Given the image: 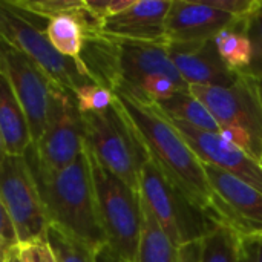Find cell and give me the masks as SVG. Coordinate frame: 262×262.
Masks as SVG:
<instances>
[{"instance_id":"21","label":"cell","mask_w":262,"mask_h":262,"mask_svg":"<svg viewBox=\"0 0 262 262\" xmlns=\"http://www.w3.org/2000/svg\"><path fill=\"white\" fill-rule=\"evenodd\" d=\"M243 18H236L230 26L220 31L213 38L221 58L230 69L239 74H244L252 61V45L247 37Z\"/></svg>"},{"instance_id":"3","label":"cell","mask_w":262,"mask_h":262,"mask_svg":"<svg viewBox=\"0 0 262 262\" xmlns=\"http://www.w3.org/2000/svg\"><path fill=\"white\" fill-rule=\"evenodd\" d=\"M84 146L111 173L140 192V175L149 161L147 152L129 117L115 97L103 112L81 114Z\"/></svg>"},{"instance_id":"7","label":"cell","mask_w":262,"mask_h":262,"mask_svg":"<svg viewBox=\"0 0 262 262\" xmlns=\"http://www.w3.org/2000/svg\"><path fill=\"white\" fill-rule=\"evenodd\" d=\"M6 2H0V37L29 57L57 88L75 92L78 88L94 83L75 60L58 54L49 43L45 28Z\"/></svg>"},{"instance_id":"6","label":"cell","mask_w":262,"mask_h":262,"mask_svg":"<svg viewBox=\"0 0 262 262\" xmlns=\"http://www.w3.org/2000/svg\"><path fill=\"white\" fill-rule=\"evenodd\" d=\"M140 195L177 249L201 241L218 226L175 189L150 160L141 169Z\"/></svg>"},{"instance_id":"8","label":"cell","mask_w":262,"mask_h":262,"mask_svg":"<svg viewBox=\"0 0 262 262\" xmlns=\"http://www.w3.org/2000/svg\"><path fill=\"white\" fill-rule=\"evenodd\" d=\"M0 203L14 226L18 244L34 239L46 241L49 221L25 155H6L0 166Z\"/></svg>"},{"instance_id":"23","label":"cell","mask_w":262,"mask_h":262,"mask_svg":"<svg viewBox=\"0 0 262 262\" xmlns=\"http://www.w3.org/2000/svg\"><path fill=\"white\" fill-rule=\"evenodd\" d=\"M6 3L46 21L60 15H78L84 6V0H6Z\"/></svg>"},{"instance_id":"15","label":"cell","mask_w":262,"mask_h":262,"mask_svg":"<svg viewBox=\"0 0 262 262\" xmlns=\"http://www.w3.org/2000/svg\"><path fill=\"white\" fill-rule=\"evenodd\" d=\"M236 18L212 8L206 0H172L166 18L167 41L213 40Z\"/></svg>"},{"instance_id":"10","label":"cell","mask_w":262,"mask_h":262,"mask_svg":"<svg viewBox=\"0 0 262 262\" xmlns=\"http://www.w3.org/2000/svg\"><path fill=\"white\" fill-rule=\"evenodd\" d=\"M0 74L14 91L29 124L32 143L43 134L51 80L48 75L23 52L11 46L0 37Z\"/></svg>"},{"instance_id":"27","label":"cell","mask_w":262,"mask_h":262,"mask_svg":"<svg viewBox=\"0 0 262 262\" xmlns=\"http://www.w3.org/2000/svg\"><path fill=\"white\" fill-rule=\"evenodd\" d=\"M18 244L14 226L0 203V262L5 261L6 253Z\"/></svg>"},{"instance_id":"36","label":"cell","mask_w":262,"mask_h":262,"mask_svg":"<svg viewBox=\"0 0 262 262\" xmlns=\"http://www.w3.org/2000/svg\"><path fill=\"white\" fill-rule=\"evenodd\" d=\"M259 164H261V167H262V158H261V160H259Z\"/></svg>"},{"instance_id":"24","label":"cell","mask_w":262,"mask_h":262,"mask_svg":"<svg viewBox=\"0 0 262 262\" xmlns=\"http://www.w3.org/2000/svg\"><path fill=\"white\" fill-rule=\"evenodd\" d=\"M247 37L252 45V61L244 72L252 78H262V2L258 0L255 8L243 18Z\"/></svg>"},{"instance_id":"2","label":"cell","mask_w":262,"mask_h":262,"mask_svg":"<svg viewBox=\"0 0 262 262\" xmlns=\"http://www.w3.org/2000/svg\"><path fill=\"white\" fill-rule=\"evenodd\" d=\"M32 172L49 224L66 230L94 250L107 244L86 149L72 164L58 172L40 173L34 169Z\"/></svg>"},{"instance_id":"12","label":"cell","mask_w":262,"mask_h":262,"mask_svg":"<svg viewBox=\"0 0 262 262\" xmlns=\"http://www.w3.org/2000/svg\"><path fill=\"white\" fill-rule=\"evenodd\" d=\"M170 60L189 86H230L239 72L221 58L213 40L166 41Z\"/></svg>"},{"instance_id":"35","label":"cell","mask_w":262,"mask_h":262,"mask_svg":"<svg viewBox=\"0 0 262 262\" xmlns=\"http://www.w3.org/2000/svg\"><path fill=\"white\" fill-rule=\"evenodd\" d=\"M243 262H247V258H246V250H244V258H243Z\"/></svg>"},{"instance_id":"16","label":"cell","mask_w":262,"mask_h":262,"mask_svg":"<svg viewBox=\"0 0 262 262\" xmlns=\"http://www.w3.org/2000/svg\"><path fill=\"white\" fill-rule=\"evenodd\" d=\"M0 134L8 155L23 157L32 146V135L28 118L11 89L0 74Z\"/></svg>"},{"instance_id":"25","label":"cell","mask_w":262,"mask_h":262,"mask_svg":"<svg viewBox=\"0 0 262 262\" xmlns=\"http://www.w3.org/2000/svg\"><path fill=\"white\" fill-rule=\"evenodd\" d=\"M74 95H75L80 114L103 112L109 109L115 101L114 91L97 83H89V84L78 88L74 92Z\"/></svg>"},{"instance_id":"31","label":"cell","mask_w":262,"mask_h":262,"mask_svg":"<svg viewBox=\"0 0 262 262\" xmlns=\"http://www.w3.org/2000/svg\"><path fill=\"white\" fill-rule=\"evenodd\" d=\"M95 262H129L120 256L109 244H104L95 252Z\"/></svg>"},{"instance_id":"17","label":"cell","mask_w":262,"mask_h":262,"mask_svg":"<svg viewBox=\"0 0 262 262\" xmlns=\"http://www.w3.org/2000/svg\"><path fill=\"white\" fill-rule=\"evenodd\" d=\"M154 104H157L161 112L172 121H178L206 132H220V123L209 112L204 103L190 92V89L180 91L167 100Z\"/></svg>"},{"instance_id":"1","label":"cell","mask_w":262,"mask_h":262,"mask_svg":"<svg viewBox=\"0 0 262 262\" xmlns=\"http://www.w3.org/2000/svg\"><path fill=\"white\" fill-rule=\"evenodd\" d=\"M114 94L135 127L149 160L164 178L215 224H226L235 230L230 212L215 195L201 160L175 124L157 104L124 92Z\"/></svg>"},{"instance_id":"14","label":"cell","mask_w":262,"mask_h":262,"mask_svg":"<svg viewBox=\"0 0 262 262\" xmlns=\"http://www.w3.org/2000/svg\"><path fill=\"white\" fill-rule=\"evenodd\" d=\"M172 0H135L126 11L106 18L101 34L129 41L164 43Z\"/></svg>"},{"instance_id":"29","label":"cell","mask_w":262,"mask_h":262,"mask_svg":"<svg viewBox=\"0 0 262 262\" xmlns=\"http://www.w3.org/2000/svg\"><path fill=\"white\" fill-rule=\"evenodd\" d=\"M227 143L239 147L241 150H244L246 154L250 155V140L247 137V134L243 129L238 127H232V126H220V132H218ZM252 157V155H250Z\"/></svg>"},{"instance_id":"33","label":"cell","mask_w":262,"mask_h":262,"mask_svg":"<svg viewBox=\"0 0 262 262\" xmlns=\"http://www.w3.org/2000/svg\"><path fill=\"white\" fill-rule=\"evenodd\" d=\"M6 149H5V143H3V138H2V134H0V166L3 164L5 158H6Z\"/></svg>"},{"instance_id":"30","label":"cell","mask_w":262,"mask_h":262,"mask_svg":"<svg viewBox=\"0 0 262 262\" xmlns=\"http://www.w3.org/2000/svg\"><path fill=\"white\" fill-rule=\"evenodd\" d=\"M244 250L247 262H262V233L244 238Z\"/></svg>"},{"instance_id":"9","label":"cell","mask_w":262,"mask_h":262,"mask_svg":"<svg viewBox=\"0 0 262 262\" xmlns=\"http://www.w3.org/2000/svg\"><path fill=\"white\" fill-rule=\"evenodd\" d=\"M190 92L204 103L220 126L243 129L250 140V155L262 158V101L255 78L239 74L230 86H189Z\"/></svg>"},{"instance_id":"20","label":"cell","mask_w":262,"mask_h":262,"mask_svg":"<svg viewBox=\"0 0 262 262\" xmlns=\"http://www.w3.org/2000/svg\"><path fill=\"white\" fill-rule=\"evenodd\" d=\"M244 236L218 224L200 241V262H243Z\"/></svg>"},{"instance_id":"5","label":"cell","mask_w":262,"mask_h":262,"mask_svg":"<svg viewBox=\"0 0 262 262\" xmlns=\"http://www.w3.org/2000/svg\"><path fill=\"white\" fill-rule=\"evenodd\" d=\"M84 149V130L75 95L51 86L43 134L25 154L40 173H54L72 164Z\"/></svg>"},{"instance_id":"11","label":"cell","mask_w":262,"mask_h":262,"mask_svg":"<svg viewBox=\"0 0 262 262\" xmlns=\"http://www.w3.org/2000/svg\"><path fill=\"white\" fill-rule=\"evenodd\" d=\"M172 121V120H170ZM190 149L204 164L223 169L262 192V167L249 154L227 143L216 132H206L172 121Z\"/></svg>"},{"instance_id":"19","label":"cell","mask_w":262,"mask_h":262,"mask_svg":"<svg viewBox=\"0 0 262 262\" xmlns=\"http://www.w3.org/2000/svg\"><path fill=\"white\" fill-rule=\"evenodd\" d=\"M83 11L84 6L78 15H60L52 18L45 28V34L52 48L63 57L72 58L75 61L80 60L86 41L84 26L80 21Z\"/></svg>"},{"instance_id":"4","label":"cell","mask_w":262,"mask_h":262,"mask_svg":"<svg viewBox=\"0 0 262 262\" xmlns=\"http://www.w3.org/2000/svg\"><path fill=\"white\" fill-rule=\"evenodd\" d=\"M86 154L107 244L126 261L134 262L143 224L140 192L104 169L88 149Z\"/></svg>"},{"instance_id":"26","label":"cell","mask_w":262,"mask_h":262,"mask_svg":"<svg viewBox=\"0 0 262 262\" xmlns=\"http://www.w3.org/2000/svg\"><path fill=\"white\" fill-rule=\"evenodd\" d=\"M17 247L21 262H57L49 244L45 239L20 243Z\"/></svg>"},{"instance_id":"18","label":"cell","mask_w":262,"mask_h":262,"mask_svg":"<svg viewBox=\"0 0 262 262\" xmlns=\"http://www.w3.org/2000/svg\"><path fill=\"white\" fill-rule=\"evenodd\" d=\"M141 209L143 224L134 262H178V249L158 226L155 216L143 200Z\"/></svg>"},{"instance_id":"34","label":"cell","mask_w":262,"mask_h":262,"mask_svg":"<svg viewBox=\"0 0 262 262\" xmlns=\"http://www.w3.org/2000/svg\"><path fill=\"white\" fill-rule=\"evenodd\" d=\"M256 81V88H258V94H259V98L262 101V78H255Z\"/></svg>"},{"instance_id":"22","label":"cell","mask_w":262,"mask_h":262,"mask_svg":"<svg viewBox=\"0 0 262 262\" xmlns=\"http://www.w3.org/2000/svg\"><path fill=\"white\" fill-rule=\"evenodd\" d=\"M46 243L57 262H95L97 250L54 224L48 226Z\"/></svg>"},{"instance_id":"28","label":"cell","mask_w":262,"mask_h":262,"mask_svg":"<svg viewBox=\"0 0 262 262\" xmlns=\"http://www.w3.org/2000/svg\"><path fill=\"white\" fill-rule=\"evenodd\" d=\"M212 8L227 12L235 18L246 17L258 3V0H206Z\"/></svg>"},{"instance_id":"13","label":"cell","mask_w":262,"mask_h":262,"mask_svg":"<svg viewBox=\"0 0 262 262\" xmlns=\"http://www.w3.org/2000/svg\"><path fill=\"white\" fill-rule=\"evenodd\" d=\"M203 167L215 195L230 212L235 230L244 238L261 235L262 192L223 169L204 163Z\"/></svg>"},{"instance_id":"32","label":"cell","mask_w":262,"mask_h":262,"mask_svg":"<svg viewBox=\"0 0 262 262\" xmlns=\"http://www.w3.org/2000/svg\"><path fill=\"white\" fill-rule=\"evenodd\" d=\"M18 246V244H17ZM12 247L8 253H6V256H5V261L3 262H21L20 261V255H18V247Z\"/></svg>"}]
</instances>
